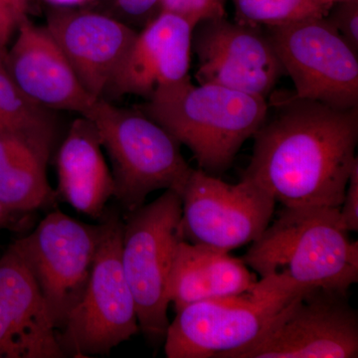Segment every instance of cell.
Returning <instances> with one entry per match:
<instances>
[{
	"label": "cell",
	"mask_w": 358,
	"mask_h": 358,
	"mask_svg": "<svg viewBox=\"0 0 358 358\" xmlns=\"http://www.w3.org/2000/svg\"><path fill=\"white\" fill-rule=\"evenodd\" d=\"M270 96L242 178L286 207L339 208L358 162V108L334 109L294 92Z\"/></svg>",
	"instance_id": "6da1fadb"
},
{
	"label": "cell",
	"mask_w": 358,
	"mask_h": 358,
	"mask_svg": "<svg viewBox=\"0 0 358 358\" xmlns=\"http://www.w3.org/2000/svg\"><path fill=\"white\" fill-rule=\"evenodd\" d=\"M141 112L192 150L201 171L219 176L230 169L245 141L262 126L268 100L190 76L159 87Z\"/></svg>",
	"instance_id": "7a4b0ae2"
},
{
	"label": "cell",
	"mask_w": 358,
	"mask_h": 358,
	"mask_svg": "<svg viewBox=\"0 0 358 358\" xmlns=\"http://www.w3.org/2000/svg\"><path fill=\"white\" fill-rule=\"evenodd\" d=\"M348 233L339 208L284 206L242 260L261 278L348 293L358 282V243Z\"/></svg>",
	"instance_id": "3957f363"
},
{
	"label": "cell",
	"mask_w": 358,
	"mask_h": 358,
	"mask_svg": "<svg viewBox=\"0 0 358 358\" xmlns=\"http://www.w3.org/2000/svg\"><path fill=\"white\" fill-rule=\"evenodd\" d=\"M87 119L109 155L114 197L124 210L140 208L157 190L182 193L193 169L181 154L180 143L157 122L141 110L120 108L103 98Z\"/></svg>",
	"instance_id": "277c9868"
},
{
	"label": "cell",
	"mask_w": 358,
	"mask_h": 358,
	"mask_svg": "<svg viewBox=\"0 0 358 358\" xmlns=\"http://www.w3.org/2000/svg\"><path fill=\"white\" fill-rule=\"evenodd\" d=\"M278 278H261L252 291L187 306L167 329V358L220 357L243 348L265 331L301 289Z\"/></svg>",
	"instance_id": "5b68a950"
},
{
	"label": "cell",
	"mask_w": 358,
	"mask_h": 358,
	"mask_svg": "<svg viewBox=\"0 0 358 358\" xmlns=\"http://www.w3.org/2000/svg\"><path fill=\"white\" fill-rule=\"evenodd\" d=\"M103 222L88 285L57 331L65 357L109 355L140 331L136 303L122 268L124 221L110 213Z\"/></svg>",
	"instance_id": "8992f818"
},
{
	"label": "cell",
	"mask_w": 358,
	"mask_h": 358,
	"mask_svg": "<svg viewBox=\"0 0 358 358\" xmlns=\"http://www.w3.org/2000/svg\"><path fill=\"white\" fill-rule=\"evenodd\" d=\"M181 214L180 195L169 189L152 203L129 212L124 221L122 268L140 331L152 341L164 338L171 324L167 285L176 247L183 240Z\"/></svg>",
	"instance_id": "52a82bcc"
},
{
	"label": "cell",
	"mask_w": 358,
	"mask_h": 358,
	"mask_svg": "<svg viewBox=\"0 0 358 358\" xmlns=\"http://www.w3.org/2000/svg\"><path fill=\"white\" fill-rule=\"evenodd\" d=\"M358 315L348 293L308 287L260 336L219 358H357Z\"/></svg>",
	"instance_id": "ba28073f"
},
{
	"label": "cell",
	"mask_w": 358,
	"mask_h": 358,
	"mask_svg": "<svg viewBox=\"0 0 358 358\" xmlns=\"http://www.w3.org/2000/svg\"><path fill=\"white\" fill-rule=\"evenodd\" d=\"M103 230V220L91 225L57 210L10 244L34 278L57 331L83 296Z\"/></svg>",
	"instance_id": "9c48e42d"
},
{
	"label": "cell",
	"mask_w": 358,
	"mask_h": 358,
	"mask_svg": "<svg viewBox=\"0 0 358 358\" xmlns=\"http://www.w3.org/2000/svg\"><path fill=\"white\" fill-rule=\"evenodd\" d=\"M265 31L296 96L336 110L358 108V53L324 17Z\"/></svg>",
	"instance_id": "30bf717a"
},
{
	"label": "cell",
	"mask_w": 358,
	"mask_h": 358,
	"mask_svg": "<svg viewBox=\"0 0 358 358\" xmlns=\"http://www.w3.org/2000/svg\"><path fill=\"white\" fill-rule=\"evenodd\" d=\"M185 241L228 252L255 241L274 215L275 200L250 179L224 182L193 169L180 194Z\"/></svg>",
	"instance_id": "8fae6325"
},
{
	"label": "cell",
	"mask_w": 358,
	"mask_h": 358,
	"mask_svg": "<svg viewBox=\"0 0 358 358\" xmlns=\"http://www.w3.org/2000/svg\"><path fill=\"white\" fill-rule=\"evenodd\" d=\"M192 52L199 84H213L267 99L286 75L262 27L230 21L225 15L193 27Z\"/></svg>",
	"instance_id": "7c38bea8"
},
{
	"label": "cell",
	"mask_w": 358,
	"mask_h": 358,
	"mask_svg": "<svg viewBox=\"0 0 358 358\" xmlns=\"http://www.w3.org/2000/svg\"><path fill=\"white\" fill-rule=\"evenodd\" d=\"M45 26L96 99L105 96L138 33L119 18L80 7H52Z\"/></svg>",
	"instance_id": "4fadbf2b"
},
{
	"label": "cell",
	"mask_w": 358,
	"mask_h": 358,
	"mask_svg": "<svg viewBox=\"0 0 358 358\" xmlns=\"http://www.w3.org/2000/svg\"><path fill=\"white\" fill-rule=\"evenodd\" d=\"M15 34L4 68L21 93L45 109L88 117L98 99L84 88L46 26L27 18Z\"/></svg>",
	"instance_id": "5bb4252c"
},
{
	"label": "cell",
	"mask_w": 358,
	"mask_h": 358,
	"mask_svg": "<svg viewBox=\"0 0 358 358\" xmlns=\"http://www.w3.org/2000/svg\"><path fill=\"white\" fill-rule=\"evenodd\" d=\"M193 27L183 16L162 11L136 33L106 94L148 100L159 87L189 76Z\"/></svg>",
	"instance_id": "9a60e30c"
},
{
	"label": "cell",
	"mask_w": 358,
	"mask_h": 358,
	"mask_svg": "<svg viewBox=\"0 0 358 358\" xmlns=\"http://www.w3.org/2000/svg\"><path fill=\"white\" fill-rule=\"evenodd\" d=\"M0 358H65L38 286L11 245L0 258Z\"/></svg>",
	"instance_id": "2e32d148"
},
{
	"label": "cell",
	"mask_w": 358,
	"mask_h": 358,
	"mask_svg": "<svg viewBox=\"0 0 358 358\" xmlns=\"http://www.w3.org/2000/svg\"><path fill=\"white\" fill-rule=\"evenodd\" d=\"M102 148L93 122L81 115L71 124L57 155L59 193L73 208L94 219L105 217L115 194Z\"/></svg>",
	"instance_id": "e0dca14e"
},
{
	"label": "cell",
	"mask_w": 358,
	"mask_h": 358,
	"mask_svg": "<svg viewBox=\"0 0 358 358\" xmlns=\"http://www.w3.org/2000/svg\"><path fill=\"white\" fill-rule=\"evenodd\" d=\"M257 282L242 259L182 240L174 254L167 299L178 313L199 301L247 293Z\"/></svg>",
	"instance_id": "ac0fdd59"
},
{
	"label": "cell",
	"mask_w": 358,
	"mask_h": 358,
	"mask_svg": "<svg viewBox=\"0 0 358 358\" xmlns=\"http://www.w3.org/2000/svg\"><path fill=\"white\" fill-rule=\"evenodd\" d=\"M52 148L0 134V203L14 213L26 214L53 206L57 193L47 178Z\"/></svg>",
	"instance_id": "d6986e66"
},
{
	"label": "cell",
	"mask_w": 358,
	"mask_h": 358,
	"mask_svg": "<svg viewBox=\"0 0 358 358\" xmlns=\"http://www.w3.org/2000/svg\"><path fill=\"white\" fill-rule=\"evenodd\" d=\"M50 110L32 102L0 66V134H14L53 148L56 121Z\"/></svg>",
	"instance_id": "ffe728a7"
},
{
	"label": "cell",
	"mask_w": 358,
	"mask_h": 358,
	"mask_svg": "<svg viewBox=\"0 0 358 358\" xmlns=\"http://www.w3.org/2000/svg\"><path fill=\"white\" fill-rule=\"evenodd\" d=\"M235 21L242 24L280 27L326 17L333 4L320 0H231Z\"/></svg>",
	"instance_id": "44dd1931"
},
{
	"label": "cell",
	"mask_w": 358,
	"mask_h": 358,
	"mask_svg": "<svg viewBox=\"0 0 358 358\" xmlns=\"http://www.w3.org/2000/svg\"><path fill=\"white\" fill-rule=\"evenodd\" d=\"M324 20L358 53V0H341L331 6Z\"/></svg>",
	"instance_id": "7402d4cb"
},
{
	"label": "cell",
	"mask_w": 358,
	"mask_h": 358,
	"mask_svg": "<svg viewBox=\"0 0 358 358\" xmlns=\"http://www.w3.org/2000/svg\"><path fill=\"white\" fill-rule=\"evenodd\" d=\"M225 0H169L162 4V11L183 16L193 25L207 18L225 15Z\"/></svg>",
	"instance_id": "603a6c76"
},
{
	"label": "cell",
	"mask_w": 358,
	"mask_h": 358,
	"mask_svg": "<svg viewBox=\"0 0 358 358\" xmlns=\"http://www.w3.org/2000/svg\"><path fill=\"white\" fill-rule=\"evenodd\" d=\"M29 0H0V48L6 51L8 43L21 23L28 18Z\"/></svg>",
	"instance_id": "cb8c5ba5"
},
{
	"label": "cell",
	"mask_w": 358,
	"mask_h": 358,
	"mask_svg": "<svg viewBox=\"0 0 358 358\" xmlns=\"http://www.w3.org/2000/svg\"><path fill=\"white\" fill-rule=\"evenodd\" d=\"M112 3L124 17L145 25L162 13V0H112Z\"/></svg>",
	"instance_id": "d4e9b609"
},
{
	"label": "cell",
	"mask_w": 358,
	"mask_h": 358,
	"mask_svg": "<svg viewBox=\"0 0 358 358\" xmlns=\"http://www.w3.org/2000/svg\"><path fill=\"white\" fill-rule=\"evenodd\" d=\"M341 222L348 232L358 231V162L353 166L343 197L339 207Z\"/></svg>",
	"instance_id": "484cf974"
},
{
	"label": "cell",
	"mask_w": 358,
	"mask_h": 358,
	"mask_svg": "<svg viewBox=\"0 0 358 358\" xmlns=\"http://www.w3.org/2000/svg\"><path fill=\"white\" fill-rule=\"evenodd\" d=\"M25 215L26 214L14 213L0 203V229L17 228L21 222L20 218H24Z\"/></svg>",
	"instance_id": "4316f807"
},
{
	"label": "cell",
	"mask_w": 358,
	"mask_h": 358,
	"mask_svg": "<svg viewBox=\"0 0 358 358\" xmlns=\"http://www.w3.org/2000/svg\"><path fill=\"white\" fill-rule=\"evenodd\" d=\"M52 7H82L100 0H42Z\"/></svg>",
	"instance_id": "83f0119b"
},
{
	"label": "cell",
	"mask_w": 358,
	"mask_h": 358,
	"mask_svg": "<svg viewBox=\"0 0 358 358\" xmlns=\"http://www.w3.org/2000/svg\"><path fill=\"white\" fill-rule=\"evenodd\" d=\"M6 51L2 50V49L0 48V66L4 64V57H6Z\"/></svg>",
	"instance_id": "f1b7e54d"
},
{
	"label": "cell",
	"mask_w": 358,
	"mask_h": 358,
	"mask_svg": "<svg viewBox=\"0 0 358 358\" xmlns=\"http://www.w3.org/2000/svg\"><path fill=\"white\" fill-rule=\"evenodd\" d=\"M320 1L327 4H334L336 3V2L341 1V0H320Z\"/></svg>",
	"instance_id": "f546056e"
}]
</instances>
